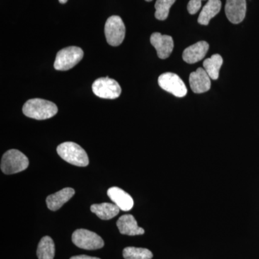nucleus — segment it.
Here are the masks:
<instances>
[{
  "instance_id": "22",
  "label": "nucleus",
  "mask_w": 259,
  "mask_h": 259,
  "mask_svg": "<svg viewBox=\"0 0 259 259\" xmlns=\"http://www.w3.org/2000/svg\"><path fill=\"white\" fill-rule=\"evenodd\" d=\"M202 1L203 0H190L187 5L189 13L191 15L196 14L202 6Z\"/></svg>"
},
{
  "instance_id": "12",
  "label": "nucleus",
  "mask_w": 259,
  "mask_h": 259,
  "mask_svg": "<svg viewBox=\"0 0 259 259\" xmlns=\"http://www.w3.org/2000/svg\"><path fill=\"white\" fill-rule=\"evenodd\" d=\"M208 50V42L202 40L187 48L184 51L182 58L188 64H195L205 57Z\"/></svg>"
},
{
  "instance_id": "17",
  "label": "nucleus",
  "mask_w": 259,
  "mask_h": 259,
  "mask_svg": "<svg viewBox=\"0 0 259 259\" xmlns=\"http://www.w3.org/2000/svg\"><path fill=\"white\" fill-rule=\"evenodd\" d=\"M221 6V0H208L199 15L198 23L202 25H208L211 19L220 13Z\"/></svg>"
},
{
  "instance_id": "25",
  "label": "nucleus",
  "mask_w": 259,
  "mask_h": 259,
  "mask_svg": "<svg viewBox=\"0 0 259 259\" xmlns=\"http://www.w3.org/2000/svg\"><path fill=\"white\" fill-rule=\"evenodd\" d=\"M146 2H151L152 0H146Z\"/></svg>"
},
{
  "instance_id": "15",
  "label": "nucleus",
  "mask_w": 259,
  "mask_h": 259,
  "mask_svg": "<svg viewBox=\"0 0 259 259\" xmlns=\"http://www.w3.org/2000/svg\"><path fill=\"white\" fill-rule=\"evenodd\" d=\"M74 189L66 187L55 194H51L47 199L48 208L52 211H56L61 208L74 195Z\"/></svg>"
},
{
  "instance_id": "16",
  "label": "nucleus",
  "mask_w": 259,
  "mask_h": 259,
  "mask_svg": "<svg viewBox=\"0 0 259 259\" xmlns=\"http://www.w3.org/2000/svg\"><path fill=\"white\" fill-rule=\"evenodd\" d=\"M90 209L97 217L104 221H108L115 218L120 212V208L116 204L108 202L93 204Z\"/></svg>"
},
{
  "instance_id": "14",
  "label": "nucleus",
  "mask_w": 259,
  "mask_h": 259,
  "mask_svg": "<svg viewBox=\"0 0 259 259\" xmlns=\"http://www.w3.org/2000/svg\"><path fill=\"white\" fill-rule=\"evenodd\" d=\"M117 226L121 234L127 236H139L144 234V228L138 226L137 221L132 214H124L117 221Z\"/></svg>"
},
{
  "instance_id": "20",
  "label": "nucleus",
  "mask_w": 259,
  "mask_h": 259,
  "mask_svg": "<svg viewBox=\"0 0 259 259\" xmlns=\"http://www.w3.org/2000/svg\"><path fill=\"white\" fill-rule=\"evenodd\" d=\"M122 255L125 259H151L153 256L152 252L147 248L136 247H126Z\"/></svg>"
},
{
  "instance_id": "9",
  "label": "nucleus",
  "mask_w": 259,
  "mask_h": 259,
  "mask_svg": "<svg viewBox=\"0 0 259 259\" xmlns=\"http://www.w3.org/2000/svg\"><path fill=\"white\" fill-rule=\"evenodd\" d=\"M150 40L156 49L160 59H166L169 57L174 49V40L171 36L162 35L160 32H153Z\"/></svg>"
},
{
  "instance_id": "1",
  "label": "nucleus",
  "mask_w": 259,
  "mask_h": 259,
  "mask_svg": "<svg viewBox=\"0 0 259 259\" xmlns=\"http://www.w3.org/2000/svg\"><path fill=\"white\" fill-rule=\"evenodd\" d=\"M24 115L30 118L42 120L51 118L56 115L58 107L54 102L35 98L29 100L23 105Z\"/></svg>"
},
{
  "instance_id": "8",
  "label": "nucleus",
  "mask_w": 259,
  "mask_h": 259,
  "mask_svg": "<svg viewBox=\"0 0 259 259\" xmlns=\"http://www.w3.org/2000/svg\"><path fill=\"white\" fill-rule=\"evenodd\" d=\"M158 83L160 88L175 97H184L187 95V87L180 76L176 74L171 72L162 74L158 77Z\"/></svg>"
},
{
  "instance_id": "21",
  "label": "nucleus",
  "mask_w": 259,
  "mask_h": 259,
  "mask_svg": "<svg viewBox=\"0 0 259 259\" xmlns=\"http://www.w3.org/2000/svg\"><path fill=\"white\" fill-rule=\"evenodd\" d=\"M176 0H157L155 4V17L158 20H165L169 14V10Z\"/></svg>"
},
{
  "instance_id": "13",
  "label": "nucleus",
  "mask_w": 259,
  "mask_h": 259,
  "mask_svg": "<svg viewBox=\"0 0 259 259\" xmlns=\"http://www.w3.org/2000/svg\"><path fill=\"white\" fill-rule=\"evenodd\" d=\"M107 195L122 211H129L134 205V199L128 193L119 187H113L107 190Z\"/></svg>"
},
{
  "instance_id": "10",
  "label": "nucleus",
  "mask_w": 259,
  "mask_h": 259,
  "mask_svg": "<svg viewBox=\"0 0 259 259\" xmlns=\"http://www.w3.org/2000/svg\"><path fill=\"white\" fill-rule=\"evenodd\" d=\"M225 11L227 18L231 23L238 24L244 20L246 14L245 0H226Z\"/></svg>"
},
{
  "instance_id": "18",
  "label": "nucleus",
  "mask_w": 259,
  "mask_h": 259,
  "mask_svg": "<svg viewBox=\"0 0 259 259\" xmlns=\"http://www.w3.org/2000/svg\"><path fill=\"white\" fill-rule=\"evenodd\" d=\"M55 244L50 236L42 237L37 248L38 259H54L55 256Z\"/></svg>"
},
{
  "instance_id": "4",
  "label": "nucleus",
  "mask_w": 259,
  "mask_h": 259,
  "mask_svg": "<svg viewBox=\"0 0 259 259\" xmlns=\"http://www.w3.org/2000/svg\"><path fill=\"white\" fill-rule=\"evenodd\" d=\"M83 57L81 48L69 47L61 49L56 54L54 68L58 71H67L78 64Z\"/></svg>"
},
{
  "instance_id": "24",
  "label": "nucleus",
  "mask_w": 259,
  "mask_h": 259,
  "mask_svg": "<svg viewBox=\"0 0 259 259\" xmlns=\"http://www.w3.org/2000/svg\"><path fill=\"white\" fill-rule=\"evenodd\" d=\"M59 2L61 4H65V3H67L68 0H59Z\"/></svg>"
},
{
  "instance_id": "6",
  "label": "nucleus",
  "mask_w": 259,
  "mask_h": 259,
  "mask_svg": "<svg viewBox=\"0 0 259 259\" xmlns=\"http://www.w3.org/2000/svg\"><path fill=\"white\" fill-rule=\"evenodd\" d=\"M71 240L74 245L81 249H100L105 245L101 237L86 229L76 230L71 236Z\"/></svg>"
},
{
  "instance_id": "23",
  "label": "nucleus",
  "mask_w": 259,
  "mask_h": 259,
  "mask_svg": "<svg viewBox=\"0 0 259 259\" xmlns=\"http://www.w3.org/2000/svg\"><path fill=\"white\" fill-rule=\"evenodd\" d=\"M70 259H101V258H97V257L89 256V255H75V256H72Z\"/></svg>"
},
{
  "instance_id": "3",
  "label": "nucleus",
  "mask_w": 259,
  "mask_h": 259,
  "mask_svg": "<svg viewBox=\"0 0 259 259\" xmlns=\"http://www.w3.org/2000/svg\"><path fill=\"white\" fill-rule=\"evenodd\" d=\"M28 158L16 149H11L3 155L1 161V170L5 175H14L28 168Z\"/></svg>"
},
{
  "instance_id": "11",
  "label": "nucleus",
  "mask_w": 259,
  "mask_h": 259,
  "mask_svg": "<svg viewBox=\"0 0 259 259\" xmlns=\"http://www.w3.org/2000/svg\"><path fill=\"white\" fill-rule=\"evenodd\" d=\"M191 90L196 94H202L209 91L211 88V79L205 70L198 68L197 71L190 75Z\"/></svg>"
},
{
  "instance_id": "19",
  "label": "nucleus",
  "mask_w": 259,
  "mask_h": 259,
  "mask_svg": "<svg viewBox=\"0 0 259 259\" xmlns=\"http://www.w3.org/2000/svg\"><path fill=\"white\" fill-rule=\"evenodd\" d=\"M223 59L219 54H214L203 62L204 69L211 79L217 80L219 77L220 70L222 66Z\"/></svg>"
},
{
  "instance_id": "2",
  "label": "nucleus",
  "mask_w": 259,
  "mask_h": 259,
  "mask_svg": "<svg viewBox=\"0 0 259 259\" xmlns=\"http://www.w3.org/2000/svg\"><path fill=\"white\" fill-rule=\"evenodd\" d=\"M57 153L64 161L74 166H87L90 162L86 151L74 142H65L59 145Z\"/></svg>"
},
{
  "instance_id": "5",
  "label": "nucleus",
  "mask_w": 259,
  "mask_h": 259,
  "mask_svg": "<svg viewBox=\"0 0 259 259\" xmlns=\"http://www.w3.org/2000/svg\"><path fill=\"white\" fill-rule=\"evenodd\" d=\"M105 33L107 41L112 47H118L125 36V26L122 18L112 15L107 19L105 25Z\"/></svg>"
},
{
  "instance_id": "7",
  "label": "nucleus",
  "mask_w": 259,
  "mask_h": 259,
  "mask_svg": "<svg viewBox=\"0 0 259 259\" xmlns=\"http://www.w3.org/2000/svg\"><path fill=\"white\" fill-rule=\"evenodd\" d=\"M93 91L95 95L102 99L114 100L120 97L121 88L115 79L109 77L99 78L94 81Z\"/></svg>"
}]
</instances>
